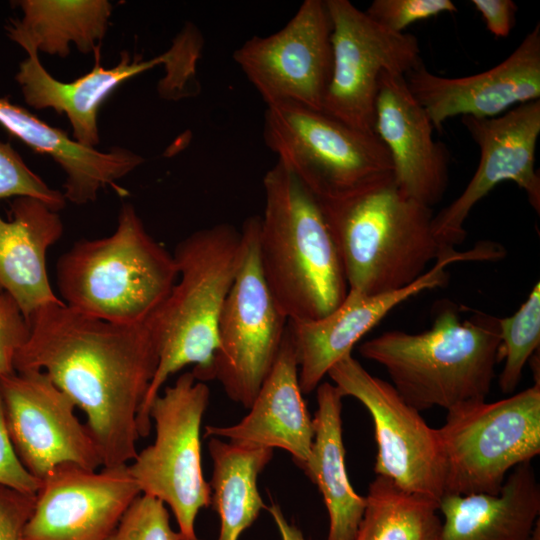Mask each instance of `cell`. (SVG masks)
<instances>
[{"instance_id":"obj_1","label":"cell","mask_w":540,"mask_h":540,"mask_svg":"<svg viewBox=\"0 0 540 540\" xmlns=\"http://www.w3.org/2000/svg\"><path fill=\"white\" fill-rule=\"evenodd\" d=\"M28 323L15 371H44L85 413L103 467L128 465L138 453V414L159 359L146 322L111 323L60 302L38 309Z\"/></svg>"},{"instance_id":"obj_2","label":"cell","mask_w":540,"mask_h":540,"mask_svg":"<svg viewBox=\"0 0 540 540\" xmlns=\"http://www.w3.org/2000/svg\"><path fill=\"white\" fill-rule=\"evenodd\" d=\"M242 252L241 231L228 223L196 230L175 247L177 281L146 321L159 359L138 414L140 438L150 433V406L171 375L193 365L197 380H212L219 317Z\"/></svg>"},{"instance_id":"obj_3","label":"cell","mask_w":540,"mask_h":540,"mask_svg":"<svg viewBox=\"0 0 540 540\" xmlns=\"http://www.w3.org/2000/svg\"><path fill=\"white\" fill-rule=\"evenodd\" d=\"M263 187L258 257L267 287L288 320L325 317L349 287L321 204L279 161L266 172Z\"/></svg>"},{"instance_id":"obj_4","label":"cell","mask_w":540,"mask_h":540,"mask_svg":"<svg viewBox=\"0 0 540 540\" xmlns=\"http://www.w3.org/2000/svg\"><path fill=\"white\" fill-rule=\"evenodd\" d=\"M359 353L381 365L401 398L419 412L484 401L502 360L499 318L475 312L461 321L446 302L421 333L391 330L363 342Z\"/></svg>"},{"instance_id":"obj_5","label":"cell","mask_w":540,"mask_h":540,"mask_svg":"<svg viewBox=\"0 0 540 540\" xmlns=\"http://www.w3.org/2000/svg\"><path fill=\"white\" fill-rule=\"evenodd\" d=\"M319 202L349 291L374 295L404 288L455 249L435 236L432 209L404 195L394 178Z\"/></svg>"},{"instance_id":"obj_6","label":"cell","mask_w":540,"mask_h":540,"mask_svg":"<svg viewBox=\"0 0 540 540\" xmlns=\"http://www.w3.org/2000/svg\"><path fill=\"white\" fill-rule=\"evenodd\" d=\"M178 278L173 253L146 230L134 206L122 205L114 232L81 239L56 264L62 302L103 321L145 323Z\"/></svg>"},{"instance_id":"obj_7","label":"cell","mask_w":540,"mask_h":540,"mask_svg":"<svg viewBox=\"0 0 540 540\" xmlns=\"http://www.w3.org/2000/svg\"><path fill=\"white\" fill-rule=\"evenodd\" d=\"M445 494H498L512 469L540 454V381L496 401L447 411L437 428Z\"/></svg>"},{"instance_id":"obj_8","label":"cell","mask_w":540,"mask_h":540,"mask_svg":"<svg viewBox=\"0 0 540 540\" xmlns=\"http://www.w3.org/2000/svg\"><path fill=\"white\" fill-rule=\"evenodd\" d=\"M263 137L278 161L319 200H333L394 178L376 134L323 111L292 104L267 106Z\"/></svg>"},{"instance_id":"obj_9","label":"cell","mask_w":540,"mask_h":540,"mask_svg":"<svg viewBox=\"0 0 540 540\" xmlns=\"http://www.w3.org/2000/svg\"><path fill=\"white\" fill-rule=\"evenodd\" d=\"M207 384L193 373L181 374L150 406L155 440L128 464L141 494L171 509L183 540H196L195 520L211 505V489L203 476L200 428L209 403Z\"/></svg>"},{"instance_id":"obj_10","label":"cell","mask_w":540,"mask_h":540,"mask_svg":"<svg viewBox=\"0 0 540 540\" xmlns=\"http://www.w3.org/2000/svg\"><path fill=\"white\" fill-rule=\"evenodd\" d=\"M259 223L260 216H252L242 226V258L220 313L212 366V379L247 409L273 368L288 326L261 272Z\"/></svg>"},{"instance_id":"obj_11","label":"cell","mask_w":540,"mask_h":540,"mask_svg":"<svg viewBox=\"0 0 540 540\" xmlns=\"http://www.w3.org/2000/svg\"><path fill=\"white\" fill-rule=\"evenodd\" d=\"M331 20L332 74L322 111L375 134V106L386 72L406 75L423 63L415 35L390 31L348 0H325Z\"/></svg>"},{"instance_id":"obj_12","label":"cell","mask_w":540,"mask_h":540,"mask_svg":"<svg viewBox=\"0 0 540 540\" xmlns=\"http://www.w3.org/2000/svg\"><path fill=\"white\" fill-rule=\"evenodd\" d=\"M327 375L343 397L360 401L372 417L376 476L439 503L445 494V465L436 428L391 383L370 374L351 354L333 365Z\"/></svg>"},{"instance_id":"obj_13","label":"cell","mask_w":540,"mask_h":540,"mask_svg":"<svg viewBox=\"0 0 540 540\" xmlns=\"http://www.w3.org/2000/svg\"><path fill=\"white\" fill-rule=\"evenodd\" d=\"M331 31L325 0H305L281 30L253 36L233 59L266 106L322 111L332 74Z\"/></svg>"},{"instance_id":"obj_14","label":"cell","mask_w":540,"mask_h":540,"mask_svg":"<svg viewBox=\"0 0 540 540\" xmlns=\"http://www.w3.org/2000/svg\"><path fill=\"white\" fill-rule=\"evenodd\" d=\"M0 390L15 452L39 481L61 464L103 467L96 442L75 414V403L44 371L1 376Z\"/></svg>"},{"instance_id":"obj_15","label":"cell","mask_w":540,"mask_h":540,"mask_svg":"<svg viewBox=\"0 0 540 540\" xmlns=\"http://www.w3.org/2000/svg\"><path fill=\"white\" fill-rule=\"evenodd\" d=\"M461 122L478 146L480 159L463 192L433 216L435 236L450 248L464 241V223L472 208L501 182L516 183L537 214L540 212V174L535 167L540 99L492 118L463 116Z\"/></svg>"},{"instance_id":"obj_16","label":"cell","mask_w":540,"mask_h":540,"mask_svg":"<svg viewBox=\"0 0 540 540\" xmlns=\"http://www.w3.org/2000/svg\"><path fill=\"white\" fill-rule=\"evenodd\" d=\"M140 494L128 465H58L35 494L24 540H108Z\"/></svg>"},{"instance_id":"obj_17","label":"cell","mask_w":540,"mask_h":540,"mask_svg":"<svg viewBox=\"0 0 540 540\" xmlns=\"http://www.w3.org/2000/svg\"><path fill=\"white\" fill-rule=\"evenodd\" d=\"M484 244L440 257L410 285L385 293L366 295L348 291L331 313L316 320H288V333L296 353L298 380L303 394L314 391L333 365L351 354L354 345L393 308L422 291L447 282L446 268L457 261L488 260Z\"/></svg>"},{"instance_id":"obj_18","label":"cell","mask_w":540,"mask_h":540,"mask_svg":"<svg viewBox=\"0 0 540 540\" xmlns=\"http://www.w3.org/2000/svg\"><path fill=\"white\" fill-rule=\"evenodd\" d=\"M404 77L434 130L441 132L445 121L455 116H499L540 98V25L537 23L505 60L484 72L444 77L421 63Z\"/></svg>"},{"instance_id":"obj_19","label":"cell","mask_w":540,"mask_h":540,"mask_svg":"<svg viewBox=\"0 0 540 540\" xmlns=\"http://www.w3.org/2000/svg\"><path fill=\"white\" fill-rule=\"evenodd\" d=\"M404 76L390 72L382 75L374 132L388 150L399 190L432 208L442 200L448 186L450 153L433 138L432 122L411 94Z\"/></svg>"},{"instance_id":"obj_20","label":"cell","mask_w":540,"mask_h":540,"mask_svg":"<svg viewBox=\"0 0 540 540\" xmlns=\"http://www.w3.org/2000/svg\"><path fill=\"white\" fill-rule=\"evenodd\" d=\"M298 380V363L288 329L277 359L248 414L230 426H206L208 438H226L291 454L304 470L314 439L310 417Z\"/></svg>"},{"instance_id":"obj_21","label":"cell","mask_w":540,"mask_h":540,"mask_svg":"<svg viewBox=\"0 0 540 540\" xmlns=\"http://www.w3.org/2000/svg\"><path fill=\"white\" fill-rule=\"evenodd\" d=\"M181 42L165 54L148 61L121 53L120 62L109 69L100 63V45L95 48V64L90 72L64 83L52 77L42 66L38 52L25 50L28 57L20 63L16 80L28 105L36 109L52 108L64 113L73 129L75 141L94 148L99 144L97 115L107 97L124 81L155 65L172 64L180 55Z\"/></svg>"},{"instance_id":"obj_22","label":"cell","mask_w":540,"mask_h":540,"mask_svg":"<svg viewBox=\"0 0 540 540\" xmlns=\"http://www.w3.org/2000/svg\"><path fill=\"white\" fill-rule=\"evenodd\" d=\"M58 212L32 197H17L10 216H0V288L28 321L38 309L60 303L47 272V251L63 234Z\"/></svg>"},{"instance_id":"obj_23","label":"cell","mask_w":540,"mask_h":540,"mask_svg":"<svg viewBox=\"0 0 540 540\" xmlns=\"http://www.w3.org/2000/svg\"><path fill=\"white\" fill-rule=\"evenodd\" d=\"M439 513V540H530L540 514L531 461L512 469L498 494L444 495Z\"/></svg>"},{"instance_id":"obj_24","label":"cell","mask_w":540,"mask_h":540,"mask_svg":"<svg viewBox=\"0 0 540 540\" xmlns=\"http://www.w3.org/2000/svg\"><path fill=\"white\" fill-rule=\"evenodd\" d=\"M316 390L314 439L303 471L323 496L329 516L326 540H354L366 499L355 492L346 470L341 417L343 395L329 382L320 383Z\"/></svg>"},{"instance_id":"obj_25","label":"cell","mask_w":540,"mask_h":540,"mask_svg":"<svg viewBox=\"0 0 540 540\" xmlns=\"http://www.w3.org/2000/svg\"><path fill=\"white\" fill-rule=\"evenodd\" d=\"M21 20L6 26L8 36L24 50L65 57L70 44L82 53L100 45L112 11L106 0H23Z\"/></svg>"},{"instance_id":"obj_26","label":"cell","mask_w":540,"mask_h":540,"mask_svg":"<svg viewBox=\"0 0 540 540\" xmlns=\"http://www.w3.org/2000/svg\"><path fill=\"white\" fill-rule=\"evenodd\" d=\"M208 450L212 460L211 504L220 520L218 540H239L267 508L257 480L272 459L273 449L211 437Z\"/></svg>"},{"instance_id":"obj_27","label":"cell","mask_w":540,"mask_h":540,"mask_svg":"<svg viewBox=\"0 0 540 540\" xmlns=\"http://www.w3.org/2000/svg\"><path fill=\"white\" fill-rule=\"evenodd\" d=\"M354 540H439V503L376 476Z\"/></svg>"},{"instance_id":"obj_28","label":"cell","mask_w":540,"mask_h":540,"mask_svg":"<svg viewBox=\"0 0 540 540\" xmlns=\"http://www.w3.org/2000/svg\"><path fill=\"white\" fill-rule=\"evenodd\" d=\"M501 351L504 366L499 376L503 393L517 388L523 369L540 344V283L537 282L528 298L511 316L499 318Z\"/></svg>"},{"instance_id":"obj_29","label":"cell","mask_w":540,"mask_h":540,"mask_svg":"<svg viewBox=\"0 0 540 540\" xmlns=\"http://www.w3.org/2000/svg\"><path fill=\"white\" fill-rule=\"evenodd\" d=\"M8 197H32L56 212L66 204L63 192L50 188L9 143L0 142V199Z\"/></svg>"},{"instance_id":"obj_30","label":"cell","mask_w":540,"mask_h":540,"mask_svg":"<svg viewBox=\"0 0 540 540\" xmlns=\"http://www.w3.org/2000/svg\"><path fill=\"white\" fill-rule=\"evenodd\" d=\"M108 540H183L170 525L165 504L140 494L126 510Z\"/></svg>"},{"instance_id":"obj_31","label":"cell","mask_w":540,"mask_h":540,"mask_svg":"<svg viewBox=\"0 0 540 540\" xmlns=\"http://www.w3.org/2000/svg\"><path fill=\"white\" fill-rule=\"evenodd\" d=\"M457 11L451 0H374L365 13L382 27L404 33L415 22Z\"/></svg>"},{"instance_id":"obj_32","label":"cell","mask_w":540,"mask_h":540,"mask_svg":"<svg viewBox=\"0 0 540 540\" xmlns=\"http://www.w3.org/2000/svg\"><path fill=\"white\" fill-rule=\"evenodd\" d=\"M30 326L13 297L0 288V377L15 372V359Z\"/></svg>"},{"instance_id":"obj_33","label":"cell","mask_w":540,"mask_h":540,"mask_svg":"<svg viewBox=\"0 0 540 540\" xmlns=\"http://www.w3.org/2000/svg\"><path fill=\"white\" fill-rule=\"evenodd\" d=\"M41 481L35 478L21 463L11 442L0 390V485L36 494Z\"/></svg>"},{"instance_id":"obj_34","label":"cell","mask_w":540,"mask_h":540,"mask_svg":"<svg viewBox=\"0 0 540 540\" xmlns=\"http://www.w3.org/2000/svg\"><path fill=\"white\" fill-rule=\"evenodd\" d=\"M34 506L35 494L0 485V540H24Z\"/></svg>"},{"instance_id":"obj_35","label":"cell","mask_w":540,"mask_h":540,"mask_svg":"<svg viewBox=\"0 0 540 540\" xmlns=\"http://www.w3.org/2000/svg\"><path fill=\"white\" fill-rule=\"evenodd\" d=\"M487 30L496 37H507L512 31L518 7L512 0H472Z\"/></svg>"},{"instance_id":"obj_36","label":"cell","mask_w":540,"mask_h":540,"mask_svg":"<svg viewBox=\"0 0 540 540\" xmlns=\"http://www.w3.org/2000/svg\"><path fill=\"white\" fill-rule=\"evenodd\" d=\"M266 509L272 516L282 540H307L301 530L286 519L278 504L272 503Z\"/></svg>"},{"instance_id":"obj_37","label":"cell","mask_w":540,"mask_h":540,"mask_svg":"<svg viewBox=\"0 0 540 540\" xmlns=\"http://www.w3.org/2000/svg\"><path fill=\"white\" fill-rule=\"evenodd\" d=\"M540 521L538 520L532 533H531V537H530V540H540Z\"/></svg>"},{"instance_id":"obj_38","label":"cell","mask_w":540,"mask_h":540,"mask_svg":"<svg viewBox=\"0 0 540 540\" xmlns=\"http://www.w3.org/2000/svg\"><path fill=\"white\" fill-rule=\"evenodd\" d=\"M196 540H201V539L197 538Z\"/></svg>"}]
</instances>
